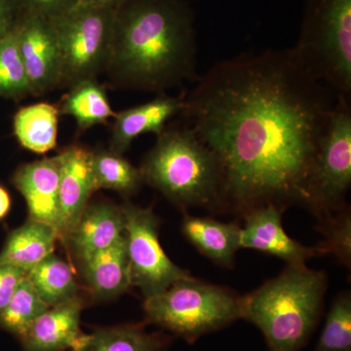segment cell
I'll list each match as a JSON object with an SVG mask.
<instances>
[{
  "label": "cell",
  "mask_w": 351,
  "mask_h": 351,
  "mask_svg": "<svg viewBox=\"0 0 351 351\" xmlns=\"http://www.w3.org/2000/svg\"><path fill=\"white\" fill-rule=\"evenodd\" d=\"M25 14L54 19L78 5V0H20Z\"/></svg>",
  "instance_id": "cell-29"
},
{
  "label": "cell",
  "mask_w": 351,
  "mask_h": 351,
  "mask_svg": "<svg viewBox=\"0 0 351 351\" xmlns=\"http://www.w3.org/2000/svg\"><path fill=\"white\" fill-rule=\"evenodd\" d=\"M49 306L39 297L27 276L18 286L12 299L0 313V328L21 339Z\"/></svg>",
  "instance_id": "cell-25"
},
{
  "label": "cell",
  "mask_w": 351,
  "mask_h": 351,
  "mask_svg": "<svg viewBox=\"0 0 351 351\" xmlns=\"http://www.w3.org/2000/svg\"><path fill=\"white\" fill-rule=\"evenodd\" d=\"M338 98L292 51L223 60L197 78L182 115L218 159L223 202L306 207L318 145Z\"/></svg>",
  "instance_id": "cell-1"
},
{
  "label": "cell",
  "mask_w": 351,
  "mask_h": 351,
  "mask_svg": "<svg viewBox=\"0 0 351 351\" xmlns=\"http://www.w3.org/2000/svg\"><path fill=\"white\" fill-rule=\"evenodd\" d=\"M27 274L10 265H0V313L12 299L14 293Z\"/></svg>",
  "instance_id": "cell-30"
},
{
  "label": "cell",
  "mask_w": 351,
  "mask_h": 351,
  "mask_svg": "<svg viewBox=\"0 0 351 351\" xmlns=\"http://www.w3.org/2000/svg\"><path fill=\"white\" fill-rule=\"evenodd\" d=\"M31 94L19 48L18 27L0 40V96L21 99Z\"/></svg>",
  "instance_id": "cell-26"
},
{
  "label": "cell",
  "mask_w": 351,
  "mask_h": 351,
  "mask_svg": "<svg viewBox=\"0 0 351 351\" xmlns=\"http://www.w3.org/2000/svg\"><path fill=\"white\" fill-rule=\"evenodd\" d=\"M315 351H351V298L341 294L332 302Z\"/></svg>",
  "instance_id": "cell-27"
},
{
  "label": "cell",
  "mask_w": 351,
  "mask_h": 351,
  "mask_svg": "<svg viewBox=\"0 0 351 351\" xmlns=\"http://www.w3.org/2000/svg\"><path fill=\"white\" fill-rule=\"evenodd\" d=\"M121 209L125 219L124 237L131 285L140 288L147 298L191 276L163 251L159 242L158 218L151 208H141L125 201Z\"/></svg>",
  "instance_id": "cell-9"
},
{
  "label": "cell",
  "mask_w": 351,
  "mask_h": 351,
  "mask_svg": "<svg viewBox=\"0 0 351 351\" xmlns=\"http://www.w3.org/2000/svg\"><path fill=\"white\" fill-rule=\"evenodd\" d=\"M58 108L60 115L73 117L82 131L107 123L117 114L108 101L105 87L97 78L82 80L69 87Z\"/></svg>",
  "instance_id": "cell-21"
},
{
  "label": "cell",
  "mask_w": 351,
  "mask_h": 351,
  "mask_svg": "<svg viewBox=\"0 0 351 351\" xmlns=\"http://www.w3.org/2000/svg\"><path fill=\"white\" fill-rule=\"evenodd\" d=\"M59 108L38 103L21 108L14 117V133L27 151L43 154L57 145Z\"/></svg>",
  "instance_id": "cell-20"
},
{
  "label": "cell",
  "mask_w": 351,
  "mask_h": 351,
  "mask_svg": "<svg viewBox=\"0 0 351 351\" xmlns=\"http://www.w3.org/2000/svg\"><path fill=\"white\" fill-rule=\"evenodd\" d=\"M125 219L121 206L108 201L88 203L75 228L64 239L82 267L97 254L112 246L124 234Z\"/></svg>",
  "instance_id": "cell-13"
},
{
  "label": "cell",
  "mask_w": 351,
  "mask_h": 351,
  "mask_svg": "<svg viewBox=\"0 0 351 351\" xmlns=\"http://www.w3.org/2000/svg\"><path fill=\"white\" fill-rule=\"evenodd\" d=\"M18 27V39L31 95L41 96L60 87L61 54L49 19L25 14Z\"/></svg>",
  "instance_id": "cell-10"
},
{
  "label": "cell",
  "mask_w": 351,
  "mask_h": 351,
  "mask_svg": "<svg viewBox=\"0 0 351 351\" xmlns=\"http://www.w3.org/2000/svg\"><path fill=\"white\" fill-rule=\"evenodd\" d=\"M186 94L178 97L159 94L151 101L117 113L113 117L110 151L123 154L138 136L147 133L159 135L165 130L167 122L184 110Z\"/></svg>",
  "instance_id": "cell-15"
},
{
  "label": "cell",
  "mask_w": 351,
  "mask_h": 351,
  "mask_svg": "<svg viewBox=\"0 0 351 351\" xmlns=\"http://www.w3.org/2000/svg\"><path fill=\"white\" fill-rule=\"evenodd\" d=\"M84 302L80 295L44 311L20 339L25 351L71 350L82 336L80 316Z\"/></svg>",
  "instance_id": "cell-16"
},
{
  "label": "cell",
  "mask_w": 351,
  "mask_h": 351,
  "mask_svg": "<svg viewBox=\"0 0 351 351\" xmlns=\"http://www.w3.org/2000/svg\"><path fill=\"white\" fill-rule=\"evenodd\" d=\"M281 208L265 204L246 213V223L240 230V248L270 254L282 258L288 265H304L318 255L315 247L308 248L288 237L281 223Z\"/></svg>",
  "instance_id": "cell-12"
},
{
  "label": "cell",
  "mask_w": 351,
  "mask_h": 351,
  "mask_svg": "<svg viewBox=\"0 0 351 351\" xmlns=\"http://www.w3.org/2000/svg\"><path fill=\"white\" fill-rule=\"evenodd\" d=\"M182 230L189 242L206 257L225 267L232 265L235 253L240 248V226L209 218L186 216Z\"/></svg>",
  "instance_id": "cell-19"
},
{
  "label": "cell",
  "mask_w": 351,
  "mask_h": 351,
  "mask_svg": "<svg viewBox=\"0 0 351 351\" xmlns=\"http://www.w3.org/2000/svg\"><path fill=\"white\" fill-rule=\"evenodd\" d=\"M11 205H12V200L10 195L7 189L0 184V221L6 218L7 215L10 212Z\"/></svg>",
  "instance_id": "cell-33"
},
{
  "label": "cell",
  "mask_w": 351,
  "mask_h": 351,
  "mask_svg": "<svg viewBox=\"0 0 351 351\" xmlns=\"http://www.w3.org/2000/svg\"><path fill=\"white\" fill-rule=\"evenodd\" d=\"M290 49L308 75L351 103V0H306Z\"/></svg>",
  "instance_id": "cell-5"
},
{
  "label": "cell",
  "mask_w": 351,
  "mask_h": 351,
  "mask_svg": "<svg viewBox=\"0 0 351 351\" xmlns=\"http://www.w3.org/2000/svg\"><path fill=\"white\" fill-rule=\"evenodd\" d=\"M144 311L149 322L193 343L240 319V297L189 276L145 298Z\"/></svg>",
  "instance_id": "cell-6"
},
{
  "label": "cell",
  "mask_w": 351,
  "mask_h": 351,
  "mask_svg": "<svg viewBox=\"0 0 351 351\" xmlns=\"http://www.w3.org/2000/svg\"><path fill=\"white\" fill-rule=\"evenodd\" d=\"M326 276L288 265L280 276L240 297V319L257 326L270 351H299L319 320Z\"/></svg>",
  "instance_id": "cell-3"
},
{
  "label": "cell",
  "mask_w": 351,
  "mask_h": 351,
  "mask_svg": "<svg viewBox=\"0 0 351 351\" xmlns=\"http://www.w3.org/2000/svg\"><path fill=\"white\" fill-rule=\"evenodd\" d=\"M195 13L184 0H125L115 9L108 82L163 94L195 80Z\"/></svg>",
  "instance_id": "cell-2"
},
{
  "label": "cell",
  "mask_w": 351,
  "mask_h": 351,
  "mask_svg": "<svg viewBox=\"0 0 351 351\" xmlns=\"http://www.w3.org/2000/svg\"><path fill=\"white\" fill-rule=\"evenodd\" d=\"M16 25H12L11 0H0V40L5 38Z\"/></svg>",
  "instance_id": "cell-31"
},
{
  "label": "cell",
  "mask_w": 351,
  "mask_h": 351,
  "mask_svg": "<svg viewBox=\"0 0 351 351\" xmlns=\"http://www.w3.org/2000/svg\"><path fill=\"white\" fill-rule=\"evenodd\" d=\"M91 168L96 191L112 189L129 196L137 193L144 182L138 168L132 165L123 154L110 149L91 151Z\"/></svg>",
  "instance_id": "cell-24"
},
{
  "label": "cell",
  "mask_w": 351,
  "mask_h": 351,
  "mask_svg": "<svg viewBox=\"0 0 351 351\" xmlns=\"http://www.w3.org/2000/svg\"><path fill=\"white\" fill-rule=\"evenodd\" d=\"M125 0H78V5L117 8Z\"/></svg>",
  "instance_id": "cell-32"
},
{
  "label": "cell",
  "mask_w": 351,
  "mask_h": 351,
  "mask_svg": "<svg viewBox=\"0 0 351 351\" xmlns=\"http://www.w3.org/2000/svg\"><path fill=\"white\" fill-rule=\"evenodd\" d=\"M115 9L76 5L50 20L61 54L60 87H71L106 73L112 54Z\"/></svg>",
  "instance_id": "cell-7"
},
{
  "label": "cell",
  "mask_w": 351,
  "mask_h": 351,
  "mask_svg": "<svg viewBox=\"0 0 351 351\" xmlns=\"http://www.w3.org/2000/svg\"><path fill=\"white\" fill-rule=\"evenodd\" d=\"M166 343L165 337L149 334L138 325L128 324L83 334L71 351H161Z\"/></svg>",
  "instance_id": "cell-22"
},
{
  "label": "cell",
  "mask_w": 351,
  "mask_h": 351,
  "mask_svg": "<svg viewBox=\"0 0 351 351\" xmlns=\"http://www.w3.org/2000/svg\"><path fill=\"white\" fill-rule=\"evenodd\" d=\"M350 184L351 103L338 100L314 158L306 208L330 216L343 206Z\"/></svg>",
  "instance_id": "cell-8"
},
{
  "label": "cell",
  "mask_w": 351,
  "mask_h": 351,
  "mask_svg": "<svg viewBox=\"0 0 351 351\" xmlns=\"http://www.w3.org/2000/svg\"><path fill=\"white\" fill-rule=\"evenodd\" d=\"M59 179V160L56 156L20 166L14 173L11 182L24 196L29 210V219L56 228L63 241Z\"/></svg>",
  "instance_id": "cell-11"
},
{
  "label": "cell",
  "mask_w": 351,
  "mask_h": 351,
  "mask_svg": "<svg viewBox=\"0 0 351 351\" xmlns=\"http://www.w3.org/2000/svg\"><path fill=\"white\" fill-rule=\"evenodd\" d=\"M138 169L143 182L178 206L223 204L218 159L189 125L166 127Z\"/></svg>",
  "instance_id": "cell-4"
},
{
  "label": "cell",
  "mask_w": 351,
  "mask_h": 351,
  "mask_svg": "<svg viewBox=\"0 0 351 351\" xmlns=\"http://www.w3.org/2000/svg\"><path fill=\"white\" fill-rule=\"evenodd\" d=\"M57 157L64 239L75 228L96 189L92 174L91 151L82 145H71L64 147Z\"/></svg>",
  "instance_id": "cell-14"
},
{
  "label": "cell",
  "mask_w": 351,
  "mask_h": 351,
  "mask_svg": "<svg viewBox=\"0 0 351 351\" xmlns=\"http://www.w3.org/2000/svg\"><path fill=\"white\" fill-rule=\"evenodd\" d=\"M80 269L88 290L95 299L106 301L125 293L131 282L124 234Z\"/></svg>",
  "instance_id": "cell-17"
},
{
  "label": "cell",
  "mask_w": 351,
  "mask_h": 351,
  "mask_svg": "<svg viewBox=\"0 0 351 351\" xmlns=\"http://www.w3.org/2000/svg\"><path fill=\"white\" fill-rule=\"evenodd\" d=\"M27 277L49 307L69 301L80 292L71 265L54 253L27 272Z\"/></svg>",
  "instance_id": "cell-23"
},
{
  "label": "cell",
  "mask_w": 351,
  "mask_h": 351,
  "mask_svg": "<svg viewBox=\"0 0 351 351\" xmlns=\"http://www.w3.org/2000/svg\"><path fill=\"white\" fill-rule=\"evenodd\" d=\"M318 255L334 254L339 262L350 267L351 219L350 212L343 211L332 219L326 230V240L315 247Z\"/></svg>",
  "instance_id": "cell-28"
},
{
  "label": "cell",
  "mask_w": 351,
  "mask_h": 351,
  "mask_svg": "<svg viewBox=\"0 0 351 351\" xmlns=\"http://www.w3.org/2000/svg\"><path fill=\"white\" fill-rule=\"evenodd\" d=\"M58 240L61 237L56 228L29 219L7 235L0 252V265L17 267L27 274L54 253Z\"/></svg>",
  "instance_id": "cell-18"
}]
</instances>
